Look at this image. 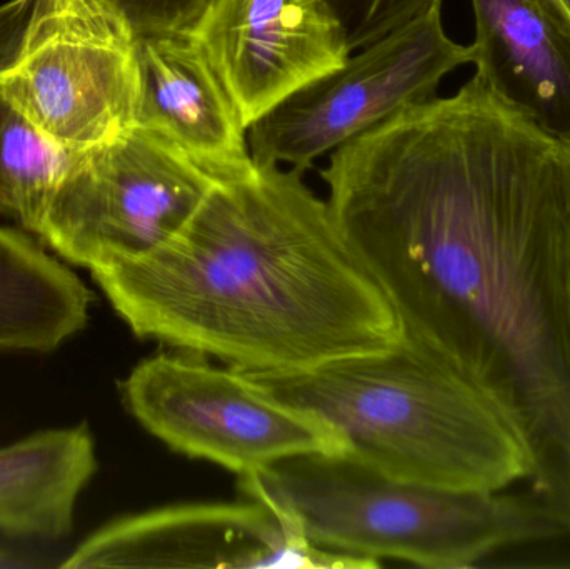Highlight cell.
Masks as SVG:
<instances>
[{
  "mask_svg": "<svg viewBox=\"0 0 570 569\" xmlns=\"http://www.w3.org/2000/svg\"><path fill=\"white\" fill-rule=\"evenodd\" d=\"M327 203L405 340L481 387L570 511V140L472 76L328 154Z\"/></svg>",
  "mask_w": 570,
  "mask_h": 569,
  "instance_id": "1",
  "label": "cell"
},
{
  "mask_svg": "<svg viewBox=\"0 0 570 569\" xmlns=\"http://www.w3.org/2000/svg\"><path fill=\"white\" fill-rule=\"evenodd\" d=\"M90 274L137 337L244 373L312 370L404 340L327 199L276 164L217 184L154 253Z\"/></svg>",
  "mask_w": 570,
  "mask_h": 569,
  "instance_id": "2",
  "label": "cell"
},
{
  "mask_svg": "<svg viewBox=\"0 0 570 569\" xmlns=\"http://www.w3.org/2000/svg\"><path fill=\"white\" fill-rule=\"evenodd\" d=\"M247 374L324 421L344 454L395 480L459 491L531 481V451L514 421L485 391L405 337L384 353Z\"/></svg>",
  "mask_w": 570,
  "mask_h": 569,
  "instance_id": "3",
  "label": "cell"
},
{
  "mask_svg": "<svg viewBox=\"0 0 570 569\" xmlns=\"http://www.w3.org/2000/svg\"><path fill=\"white\" fill-rule=\"evenodd\" d=\"M247 500L291 520L321 550L459 569L495 551L570 537V511L531 487L459 491L387 477L347 454H307L239 478Z\"/></svg>",
  "mask_w": 570,
  "mask_h": 569,
  "instance_id": "4",
  "label": "cell"
},
{
  "mask_svg": "<svg viewBox=\"0 0 570 569\" xmlns=\"http://www.w3.org/2000/svg\"><path fill=\"white\" fill-rule=\"evenodd\" d=\"M136 94L134 32L106 0L0 6V97L63 146L119 136Z\"/></svg>",
  "mask_w": 570,
  "mask_h": 569,
  "instance_id": "5",
  "label": "cell"
},
{
  "mask_svg": "<svg viewBox=\"0 0 570 569\" xmlns=\"http://www.w3.org/2000/svg\"><path fill=\"white\" fill-rule=\"evenodd\" d=\"M216 179L139 126L79 150L39 237L67 263L92 271L169 243Z\"/></svg>",
  "mask_w": 570,
  "mask_h": 569,
  "instance_id": "6",
  "label": "cell"
},
{
  "mask_svg": "<svg viewBox=\"0 0 570 569\" xmlns=\"http://www.w3.org/2000/svg\"><path fill=\"white\" fill-rule=\"evenodd\" d=\"M122 393L140 426L170 450L239 478L291 458L345 453L338 434L314 414L277 400L244 371L197 357L144 360Z\"/></svg>",
  "mask_w": 570,
  "mask_h": 569,
  "instance_id": "7",
  "label": "cell"
},
{
  "mask_svg": "<svg viewBox=\"0 0 570 569\" xmlns=\"http://www.w3.org/2000/svg\"><path fill=\"white\" fill-rule=\"evenodd\" d=\"M474 60L445 32L442 3L354 50L247 130L254 163L304 174L321 157L394 116L438 97L449 73Z\"/></svg>",
  "mask_w": 570,
  "mask_h": 569,
  "instance_id": "8",
  "label": "cell"
},
{
  "mask_svg": "<svg viewBox=\"0 0 570 569\" xmlns=\"http://www.w3.org/2000/svg\"><path fill=\"white\" fill-rule=\"evenodd\" d=\"M377 567L315 548L279 511L247 498L120 518L86 538L62 563L67 569Z\"/></svg>",
  "mask_w": 570,
  "mask_h": 569,
  "instance_id": "9",
  "label": "cell"
},
{
  "mask_svg": "<svg viewBox=\"0 0 570 569\" xmlns=\"http://www.w3.org/2000/svg\"><path fill=\"white\" fill-rule=\"evenodd\" d=\"M189 32L247 130L352 53L328 0H206Z\"/></svg>",
  "mask_w": 570,
  "mask_h": 569,
  "instance_id": "10",
  "label": "cell"
},
{
  "mask_svg": "<svg viewBox=\"0 0 570 569\" xmlns=\"http://www.w3.org/2000/svg\"><path fill=\"white\" fill-rule=\"evenodd\" d=\"M134 126L163 137L217 183L253 173L246 124L193 33H134Z\"/></svg>",
  "mask_w": 570,
  "mask_h": 569,
  "instance_id": "11",
  "label": "cell"
},
{
  "mask_svg": "<svg viewBox=\"0 0 570 569\" xmlns=\"http://www.w3.org/2000/svg\"><path fill=\"white\" fill-rule=\"evenodd\" d=\"M475 76L570 140V20L558 0H471Z\"/></svg>",
  "mask_w": 570,
  "mask_h": 569,
  "instance_id": "12",
  "label": "cell"
},
{
  "mask_svg": "<svg viewBox=\"0 0 570 569\" xmlns=\"http://www.w3.org/2000/svg\"><path fill=\"white\" fill-rule=\"evenodd\" d=\"M97 471L87 424L32 434L0 448V531L57 540L70 533L77 500Z\"/></svg>",
  "mask_w": 570,
  "mask_h": 569,
  "instance_id": "13",
  "label": "cell"
},
{
  "mask_svg": "<svg viewBox=\"0 0 570 569\" xmlns=\"http://www.w3.org/2000/svg\"><path fill=\"white\" fill-rule=\"evenodd\" d=\"M92 296L36 241L0 226V351L49 353L83 330Z\"/></svg>",
  "mask_w": 570,
  "mask_h": 569,
  "instance_id": "14",
  "label": "cell"
},
{
  "mask_svg": "<svg viewBox=\"0 0 570 569\" xmlns=\"http://www.w3.org/2000/svg\"><path fill=\"white\" fill-rule=\"evenodd\" d=\"M77 153L0 97V214L39 236Z\"/></svg>",
  "mask_w": 570,
  "mask_h": 569,
  "instance_id": "15",
  "label": "cell"
},
{
  "mask_svg": "<svg viewBox=\"0 0 570 569\" xmlns=\"http://www.w3.org/2000/svg\"><path fill=\"white\" fill-rule=\"evenodd\" d=\"M341 19L352 52L424 16L442 0H328Z\"/></svg>",
  "mask_w": 570,
  "mask_h": 569,
  "instance_id": "16",
  "label": "cell"
},
{
  "mask_svg": "<svg viewBox=\"0 0 570 569\" xmlns=\"http://www.w3.org/2000/svg\"><path fill=\"white\" fill-rule=\"evenodd\" d=\"M134 33L154 30L189 32L206 0H106Z\"/></svg>",
  "mask_w": 570,
  "mask_h": 569,
  "instance_id": "17",
  "label": "cell"
},
{
  "mask_svg": "<svg viewBox=\"0 0 570 569\" xmlns=\"http://www.w3.org/2000/svg\"><path fill=\"white\" fill-rule=\"evenodd\" d=\"M559 6H561V9L564 10L566 16H568V19L570 20V0H558Z\"/></svg>",
  "mask_w": 570,
  "mask_h": 569,
  "instance_id": "18",
  "label": "cell"
}]
</instances>
